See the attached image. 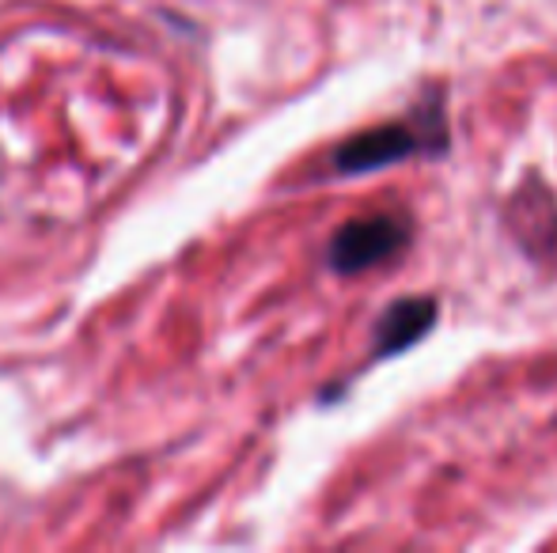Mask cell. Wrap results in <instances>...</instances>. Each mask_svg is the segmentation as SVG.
<instances>
[{"mask_svg": "<svg viewBox=\"0 0 557 553\" xmlns=\"http://www.w3.org/2000/svg\"><path fill=\"white\" fill-rule=\"evenodd\" d=\"M413 239V228L406 216H357L342 224L326 243V266L337 277H357L372 266L391 262L398 251H406Z\"/></svg>", "mask_w": 557, "mask_h": 553, "instance_id": "obj_2", "label": "cell"}, {"mask_svg": "<svg viewBox=\"0 0 557 553\" xmlns=\"http://www.w3.org/2000/svg\"><path fill=\"white\" fill-rule=\"evenodd\" d=\"M444 140L436 134H429L418 118L406 122H383L375 129H364V134L345 137L342 144L334 148L331 163L337 175H375L383 167H395L403 160H413V155H444Z\"/></svg>", "mask_w": 557, "mask_h": 553, "instance_id": "obj_1", "label": "cell"}, {"mask_svg": "<svg viewBox=\"0 0 557 553\" xmlns=\"http://www.w3.org/2000/svg\"><path fill=\"white\" fill-rule=\"evenodd\" d=\"M441 318V303L436 296H403V300H391L380 311L372 330V364L395 361V356L410 353L421 338L436 326Z\"/></svg>", "mask_w": 557, "mask_h": 553, "instance_id": "obj_3", "label": "cell"}]
</instances>
